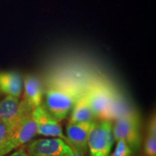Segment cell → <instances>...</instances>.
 I'll return each instance as SVG.
<instances>
[{
    "label": "cell",
    "instance_id": "obj_6",
    "mask_svg": "<svg viewBox=\"0 0 156 156\" xmlns=\"http://www.w3.org/2000/svg\"><path fill=\"white\" fill-rule=\"evenodd\" d=\"M37 134V129L32 112L23 119L12 132L9 140L0 149V156H5L12 151L30 142Z\"/></svg>",
    "mask_w": 156,
    "mask_h": 156
},
{
    "label": "cell",
    "instance_id": "obj_9",
    "mask_svg": "<svg viewBox=\"0 0 156 156\" xmlns=\"http://www.w3.org/2000/svg\"><path fill=\"white\" fill-rule=\"evenodd\" d=\"M95 122L68 124L66 128L69 145L73 151L85 155L88 151L87 138Z\"/></svg>",
    "mask_w": 156,
    "mask_h": 156
},
{
    "label": "cell",
    "instance_id": "obj_5",
    "mask_svg": "<svg viewBox=\"0 0 156 156\" xmlns=\"http://www.w3.org/2000/svg\"><path fill=\"white\" fill-rule=\"evenodd\" d=\"M33 109L23 100L11 95H7L0 101V120L13 130L24 117L30 114Z\"/></svg>",
    "mask_w": 156,
    "mask_h": 156
},
{
    "label": "cell",
    "instance_id": "obj_16",
    "mask_svg": "<svg viewBox=\"0 0 156 156\" xmlns=\"http://www.w3.org/2000/svg\"><path fill=\"white\" fill-rule=\"evenodd\" d=\"M9 156H29L28 153L26 152V150L25 147H20L17 149V151L13 152Z\"/></svg>",
    "mask_w": 156,
    "mask_h": 156
},
{
    "label": "cell",
    "instance_id": "obj_7",
    "mask_svg": "<svg viewBox=\"0 0 156 156\" xmlns=\"http://www.w3.org/2000/svg\"><path fill=\"white\" fill-rule=\"evenodd\" d=\"M32 116L36 123L37 134L60 138L69 145L67 136L64 135L59 122L46 111L43 104L33 110Z\"/></svg>",
    "mask_w": 156,
    "mask_h": 156
},
{
    "label": "cell",
    "instance_id": "obj_10",
    "mask_svg": "<svg viewBox=\"0 0 156 156\" xmlns=\"http://www.w3.org/2000/svg\"><path fill=\"white\" fill-rule=\"evenodd\" d=\"M24 96L23 100L34 110L41 106L44 100V89L40 79L36 76L29 75L23 80Z\"/></svg>",
    "mask_w": 156,
    "mask_h": 156
},
{
    "label": "cell",
    "instance_id": "obj_13",
    "mask_svg": "<svg viewBox=\"0 0 156 156\" xmlns=\"http://www.w3.org/2000/svg\"><path fill=\"white\" fill-rule=\"evenodd\" d=\"M145 152L147 156L156 155V121L153 115L148 124V135L145 143Z\"/></svg>",
    "mask_w": 156,
    "mask_h": 156
},
{
    "label": "cell",
    "instance_id": "obj_3",
    "mask_svg": "<svg viewBox=\"0 0 156 156\" xmlns=\"http://www.w3.org/2000/svg\"><path fill=\"white\" fill-rule=\"evenodd\" d=\"M110 121L95 122L87 138V147L90 156H109L114 137Z\"/></svg>",
    "mask_w": 156,
    "mask_h": 156
},
{
    "label": "cell",
    "instance_id": "obj_17",
    "mask_svg": "<svg viewBox=\"0 0 156 156\" xmlns=\"http://www.w3.org/2000/svg\"><path fill=\"white\" fill-rule=\"evenodd\" d=\"M64 156H85V155H83V154L78 153V152L73 151L72 152H70V153L66 154Z\"/></svg>",
    "mask_w": 156,
    "mask_h": 156
},
{
    "label": "cell",
    "instance_id": "obj_2",
    "mask_svg": "<svg viewBox=\"0 0 156 156\" xmlns=\"http://www.w3.org/2000/svg\"><path fill=\"white\" fill-rule=\"evenodd\" d=\"M84 95L96 118L108 120V116L116 93L106 83L95 81L84 88Z\"/></svg>",
    "mask_w": 156,
    "mask_h": 156
},
{
    "label": "cell",
    "instance_id": "obj_12",
    "mask_svg": "<svg viewBox=\"0 0 156 156\" xmlns=\"http://www.w3.org/2000/svg\"><path fill=\"white\" fill-rule=\"evenodd\" d=\"M95 119L96 116L83 93L73 106L68 124L95 122Z\"/></svg>",
    "mask_w": 156,
    "mask_h": 156
},
{
    "label": "cell",
    "instance_id": "obj_8",
    "mask_svg": "<svg viewBox=\"0 0 156 156\" xmlns=\"http://www.w3.org/2000/svg\"><path fill=\"white\" fill-rule=\"evenodd\" d=\"M73 151L63 140L56 137L34 140L26 148L29 156H64Z\"/></svg>",
    "mask_w": 156,
    "mask_h": 156
},
{
    "label": "cell",
    "instance_id": "obj_15",
    "mask_svg": "<svg viewBox=\"0 0 156 156\" xmlns=\"http://www.w3.org/2000/svg\"><path fill=\"white\" fill-rule=\"evenodd\" d=\"M12 130L7 124L0 120V149H2L9 140Z\"/></svg>",
    "mask_w": 156,
    "mask_h": 156
},
{
    "label": "cell",
    "instance_id": "obj_11",
    "mask_svg": "<svg viewBox=\"0 0 156 156\" xmlns=\"http://www.w3.org/2000/svg\"><path fill=\"white\" fill-rule=\"evenodd\" d=\"M23 89V80L19 73L16 72L0 73V92L20 98Z\"/></svg>",
    "mask_w": 156,
    "mask_h": 156
},
{
    "label": "cell",
    "instance_id": "obj_1",
    "mask_svg": "<svg viewBox=\"0 0 156 156\" xmlns=\"http://www.w3.org/2000/svg\"><path fill=\"white\" fill-rule=\"evenodd\" d=\"M83 88L75 81L58 79L48 85L44 93L43 106L58 122L64 120L83 93Z\"/></svg>",
    "mask_w": 156,
    "mask_h": 156
},
{
    "label": "cell",
    "instance_id": "obj_14",
    "mask_svg": "<svg viewBox=\"0 0 156 156\" xmlns=\"http://www.w3.org/2000/svg\"><path fill=\"white\" fill-rule=\"evenodd\" d=\"M114 153L112 156H131L132 151L124 140H117Z\"/></svg>",
    "mask_w": 156,
    "mask_h": 156
},
{
    "label": "cell",
    "instance_id": "obj_4",
    "mask_svg": "<svg viewBox=\"0 0 156 156\" xmlns=\"http://www.w3.org/2000/svg\"><path fill=\"white\" fill-rule=\"evenodd\" d=\"M114 140H122L127 144L132 152H137L141 145L140 124L135 113L118 118L112 126Z\"/></svg>",
    "mask_w": 156,
    "mask_h": 156
}]
</instances>
